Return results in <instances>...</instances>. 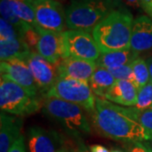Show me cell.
<instances>
[{
  "instance_id": "26",
  "label": "cell",
  "mask_w": 152,
  "mask_h": 152,
  "mask_svg": "<svg viewBox=\"0 0 152 152\" xmlns=\"http://www.w3.org/2000/svg\"><path fill=\"white\" fill-rule=\"evenodd\" d=\"M107 70L110 71V73L117 80H128L134 84V75L132 69V64L119 66Z\"/></svg>"
},
{
  "instance_id": "28",
  "label": "cell",
  "mask_w": 152,
  "mask_h": 152,
  "mask_svg": "<svg viewBox=\"0 0 152 152\" xmlns=\"http://www.w3.org/2000/svg\"><path fill=\"white\" fill-rule=\"evenodd\" d=\"M126 152H151L143 142H134L128 144Z\"/></svg>"
},
{
  "instance_id": "15",
  "label": "cell",
  "mask_w": 152,
  "mask_h": 152,
  "mask_svg": "<svg viewBox=\"0 0 152 152\" xmlns=\"http://www.w3.org/2000/svg\"><path fill=\"white\" fill-rule=\"evenodd\" d=\"M23 120L1 112L0 116V152H9L13 145L21 136Z\"/></svg>"
},
{
  "instance_id": "9",
  "label": "cell",
  "mask_w": 152,
  "mask_h": 152,
  "mask_svg": "<svg viewBox=\"0 0 152 152\" xmlns=\"http://www.w3.org/2000/svg\"><path fill=\"white\" fill-rule=\"evenodd\" d=\"M68 58L96 62L102 52L90 32L80 30H68L64 32Z\"/></svg>"
},
{
  "instance_id": "37",
  "label": "cell",
  "mask_w": 152,
  "mask_h": 152,
  "mask_svg": "<svg viewBox=\"0 0 152 152\" xmlns=\"http://www.w3.org/2000/svg\"><path fill=\"white\" fill-rule=\"evenodd\" d=\"M24 1L27 2V3H29V4H31V3H33V2H34V1H36V0H24Z\"/></svg>"
},
{
  "instance_id": "36",
  "label": "cell",
  "mask_w": 152,
  "mask_h": 152,
  "mask_svg": "<svg viewBox=\"0 0 152 152\" xmlns=\"http://www.w3.org/2000/svg\"><path fill=\"white\" fill-rule=\"evenodd\" d=\"M110 152H124L123 150H121V149H118V148H116V149H113L112 151Z\"/></svg>"
},
{
  "instance_id": "31",
  "label": "cell",
  "mask_w": 152,
  "mask_h": 152,
  "mask_svg": "<svg viewBox=\"0 0 152 152\" xmlns=\"http://www.w3.org/2000/svg\"><path fill=\"white\" fill-rule=\"evenodd\" d=\"M125 4L133 9L140 8V0H122Z\"/></svg>"
},
{
  "instance_id": "14",
  "label": "cell",
  "mask_w": 152,
  "mask_h": 152,
  "mask_svg": "<svg viewBox=\"0 0 152 152\" xmlns=\"http://www.w3.org/2000/svg\"><path fill=\"white\" fill-rule=\"evenodd\" d=\"M130 48L140 54L152 49V19L140 15L134 19Z\"/></svg>"
},
{
  "instance_id": "10",
  "label": "cell",
  "mask_w": 152,
  "mask_h": 152,
  "mask_svg": "<svg viewBox=\"0 0 152 152\" xmlns=\"http://www.w3.org/2000/svg\"><path fill=\"white\" fill-rule=\"evenodd\" d=\"M23 59L31 71L39 92L45 94L59 78L58 64H53L37 53L31 52Z\"/></svg>"
},
{
  "instance_id": "1",
  "label": "cell",
  "mask_w": 152,
  "mask_h": 152,
  "mask_svg": "<svg viewBox=\"0 0 152 152\" xmlns=\"http://www.w3.org/2000/svg\"><path fill=\"white\" fill-rule=\"evenodd\" d=\"M92 121L101 135L116 141L127 144L145 142L152 137V134L131 116L126 107L113 103L105 98L96 97Z\"/></svg>"
},
{
  "instance_id": "24",
  "label": "cell",
  "mask_w": 152,
  "mask_h": 152,
  "mask_svg": "<svg viewBox=\"0 0 152 152\" xmlns=\"http://www.w3.org/2000/svg\"><path fill=\"white\" fill-rule=\"evenodd\" d=\"M134 107L140 110L152 108V81L138 90L137 102Z\"/></svg>"
},
{
  "instance_id": "23",
  "label": "cell",
  "mask_w": 152,
  "mask_h": 152,
  "mask_svg": "<svg viewBox=\"0 0 152 152\" xmlns=\"http://www.w3.org/2000/svg\"><path fill=\"white\" fill-rule=\"evenodd\" d=\"M126 108L138 123L152 134V108L140 110L135 107H128Z\"/></svg>"
},
{
  "instance_id": "18",
  "label": "cell",
  "mask_w": 152,
  "mask_h": 152,
  "mask_svg": "<svg viewBox=\"0 0 152 152\" xmlns=\"http://www.w3.org/2000/svg\"><path fill=\"white\" fill-rule=\"evenodd\" d=\"M116 82L117 80L110 73V71L97 67L88 83L94 95L103 98Z\"/></svg>"
},
{
  "instance_id": "12",
  "label": "cell",
  "mask_w": 152,
  "mask_h": 152,
  "mask_svg": "<svg viewBox=\"0 0 152 152\" xmlns=\"http://www.w3.org/2000/svg\"><path fill=\"white\" fill-rule=\"evenodd\" d=\"M0 71L1 77L16 83L33 94L40 93L31 71L24 59L14 58L1 61Z\"/></svg>"
},
{
  "instance_id": "25",
  "label": "cell",
  "mask_w": 152,
  "mask_h": 152,
  "mask_svg": "<svg viewBox=\"0 0 152 152\" xmlns=\"http://www.w3.org/2000/svg\"><path fill=\"white\" fill-rule=\"evenodd\" d=\"M22 38V33L11 24L1 18L0 20V41H10Z\"/></svg>"
},
{
  "instance_id": "34",
  "label": "cell",
  "mask_w": 152,
  "mask_h": 152,
  "mask_svg": "<svg viewBox=\"0 0 152 152\" xmlns=\"http://www.w3.org/2000/svg\"><path fill=\"white\" fill-rule=\"evenodd\" d=\"M147 65H148V69H149V72H150V77H151V81H152V57L146 59Z\"/></svg>"
},
{
  "instance_id": "33",
  "label": "cell",
  "mask_w": 152,
  "mask_h": 152,
  "mask_svg": "<svg viewBox=\"0 0 152 152\" xmlns=\"http://www.w3.org/2000/svg\"><path fill=\"white\" fill-rule=\"evenodd\" d=\"M70 152H91V150L88 149L86 145H84L83 144H80L79 145H77L75 148H73L70 151Z\"/></svg>"
},
{
  "instance_id": "32",
  "label": "cell",
  "mask_w": 152,
  "mask_h": 152,
  "mask_svg": "<svg viewBox=\"0 0 152 152\" xmlns=\"http://www.w3.org/2000/svg\"><path fill=\"white\" fill-rule=\"evenodd\" d=\"M91 152H110L107 148L101 145H93L90 147Z\"/></svg>"
},
{
  "instance_id": "30",
  "label": "cell",
  "mask_w": 152,
  "mask_h": 152,
  "mask_svg": "<svg viewBox=\"0 0 152 152\" xmlns=\"http://www.w3.org/2000/svg\"><path fill=\"white\" fill-rule=\"evenodd\" d=\"M140 8L144 12L152 19V0H140Z\"/></svg>"
},
{
  "instance_id": "7",
  "label": "cell",
  "mask_w": 152,
  "mask_h": 152,
  "mask_svg": "<svg viewBox=\"0 0 152 152\" xmlns=\"http://www.w3.org/2000/svg\"><path fill=\"white\" fill-rule=\"evenodd\" d=\"M26 138L30 152H70L73 149L58 132L40 126L29 128Z\"/></svg>"
},
{
  "instance_id": "29",
  "label": "cell",
  "mask_w": 152,
  "mask_h": 152,
  "mask_svg": "<svg viewBox=\"0 0 152 152\" xmlns=\"http://www.w3.org/2000/svg\"><path fill=\"white\" fill-rule=\"evenodd\" d=\"M9 152H26V143H25V138L24 136L21 135L16 142L13 145Z\"/></svg>"
},
{
  "instance_id": "17",
  "label": "cell",
  "mask_w": 152,
  "mask_h": 152,
  "mask_svg": "<svg viewBox=\"0 0 152 152\" xmlns=\"http://www.w3.org/2000/svg\"><path fill=\"white\" fill-rule=\"evenodd\" d=\"M138 58L139 54L129 48L111 53H102L96 63L99 68L110 69L119 66L131 64Z\"/></svg>"
},
{
  "instance_id": "3",
  "label": "cell",
  "mask_w": 152,
  "mask_h": 152,
  "mask_svg": "<svg viewBox=\"0 0 152 152\" xmlns=\"http://www.w3.org/2000/svg\"><path fill=\"white\" fill-rule=\"evenodd\" d=\"M118 8L114 0H73L66 9V21L69 30L92 32L94 28Z\"/></svg>"
},
{
  "instance_id": "4",
  "label": "cell",
  "mask_w": 152,
  "mask_h": 152,
  "mask_svg": "<svg viewBox=\"0 0 152 152\" xmlns=\"http://www.w3.org/2000/svg\"><path fill=\"white\" fill-rule=\"evenodd\" d=\"M42 109L47 117L57 122L69 135L78 138L91 133L90 123L79 105L49 97L45 98Z\"/></svg>"
},
{
  "instance_id": "16",
  "label": "cell",
  "mask_w": 152,
  "mask_h": 152,
  "mask_svg": "<svg viewBox=\"0 0 152 152\" xmlns=\"http://www.w3.org/2000/svg\"><path fill=\"white\" fill-rule=\"evenodd\" d=\"M138 88L128 80H117L105 95V99L124 107H134L137 102Z\"/></svg>"
},
{
  "instance_id": "22",
  "label": "cell",
  "mask_w": 152,
  "mask_h": 152,
  "mask_svg": "<svg viewBox=\"0 0 152 152\" xmlns=\"http://www.w3.org/2000/svg\"><path fill=\"white\" fill-rule=\"evenodd\" d=\"M0 12H1V18L4 19L8 23L11 24L12 26H14L22 34L26 30L31 27L30 25L22 21L19 17H17L15 15V13L11 10L9 0H0Z\"/></svg>"
},
{
  "instance_id": "6",
  "label": "cell",
  "mask_w": 152,
  "mask_h": 152,
  "mask_svg": "<svg viewBox=\"0 0 152 152\" xmlns=\"http://www.w3.org/2000/svg\"><path fill=\"white\" fill-rule=\"evenodd\" d=\"M43 96L45 98H58L79 105L84 110L91 113L96 107V96L89 83L74 79L58 78Z\"/></svg>"
},
{
  "instance_id": "27",
  "label": "cell",
  "mask_w": 152,
  "mask_h": 152,
  "mask_svg": "<svg viewBox=\"0 0 152 152\" xmlns=\"http://www.w3.org/2000/svg\"><path fill=\"white\" fill-rule=\"evenodd\" d=\"M39 38H40V34L36 29H34L31 26L28 28L27 30H26L22 34L23 41L26 42L29 49L31 50V52L32 53H37V49Z\"/></svg>"
},
{
  "instance_id": "5",
  "label": "cell",
  "mask_w": 152,
  "mask_h": 152,
  "mask_svg": "<svg viewBox=\"0 0 152 152\" xmlns=\"http://www.w3.org/2000/svg\"><path fill=\"white\" fill-rule=\"evenodd\" d=\"M42 102L38 95L1 77L0 107L2 112L16 116H27L38 112L43 107Z\"/></svg>"
},
{
  "instance_id": "21",
  "label": "cell",
  "mask_w": 152,
  "mask_h": 152,
  "mask_svg": "<svg viewBox=\"0 0 152 152\" xmlns=\"http://www.w3.org/2000/svg\"><path fill=\"white\" fill-rule=\"evenodd\" d=\"M132 69L134 75V85L138 90L151 81L146 60L139 57L132 63Z\"/></svg>"
},
{
  "instance_id": "8",
  "label": "cell",
  "mask_w": 152,
  "mask_h": 152,
  "mask_svg": "<svg viewBox=\"0 0 152 152\" xmlns=\"http://www.w3.org/2000/svg\"><path fill=\"white\" fill-rule=\"evenodd\" d=\"M38 26L44 30L64 32L67 26L66 10L56 0H36L31 4Z\"/></svg>"
},
{
  "instance_id": "13",
  "label": "cell",
  "mask_w": 152,
  "mask_h": 152,
  "mask_svg": "<svg viewBox=\"0 0 152 152\" xmlns=\"http://www.w3.org/2000/svg\"><path fill=\"white\" fill-rule=\"evenodd\" d=\"M97 69L96 62L69 57L58 64L59 78H69L84 82H89Z\"/></svg>"
},
{
  "instance_id": "2",
  "label": "cell",
  "mask_w": 152,
  "mask_h": 152,
  "mask_svg": "<svg viewBox=\"0 0 152 152\" xmlns=\"http://www.w3.org/2000/svg\"><path fill=\"white\" fill-rule=\"evenodd\" d=\"M133 15L125 8L111 12L92 31V36L102 53L130 48Z\"/></svg>"
},
{
  "instance_id": "35",
  "label": "cell",
  "mask_w": 152,
  "mask_h": 152,
  "mask_svg": "<svg viewBox=\"0 0 152 152\" xmlns=\"http://www.w3.org/2000/svg\"><path fill=\"white\" fill-rule=\"evenodd\" d=\"M143 143H144V144H145V145L149 148V150L152 152V137L150 139V140H146V141L143 142Z\"/></svg>"
},
{
  "instance_id": "19",
  "label": "cell",
  "mask_w": 152,
  "mask_h": 152,
  "mask_svg": "<svg viewBox=\"0 0 152 152\" xmlns=\"http://www.w3.org/2000/svg\"><path fill=\"white\" fill-rule=\"evenodd\" d=\"M31 53L27 45L22 38L10 41H0V59L1 61L14 58H24Z\"/></svg>"
},
{
  "instance_id": "11",
  "label": "cell",
  "mask_w": 152,
  "mask_h": 152,
  "mask_svg": "<svg viewBox=\"0 0 152 152\" xmlns=\"http://www.w3.org/2000/svg\"><path fill=\"white\" fill-rule=\"evenodd\" d=\"M40 34L37 53L53 64H58L68 58L64 32H56L38 27Z\"/></svg>"
},
{
  "instance_id": "20",
  "label": "cell",
  "mask_w": 152,
  "mask_h": 152,
  "mask_svg": "<svg viewBox=\"0 0 152 152\" xmlns=\"http://www.w3.org/2000/svg\"><path fill=\"white\" fill-rule=\"evenodd\" d=\"M9 3L15 15L19 17L22 21L27 23L36 30L39 27L36 20L35 12L31 4L24 0H9Z\"/></svg>"
}]
</instances>
